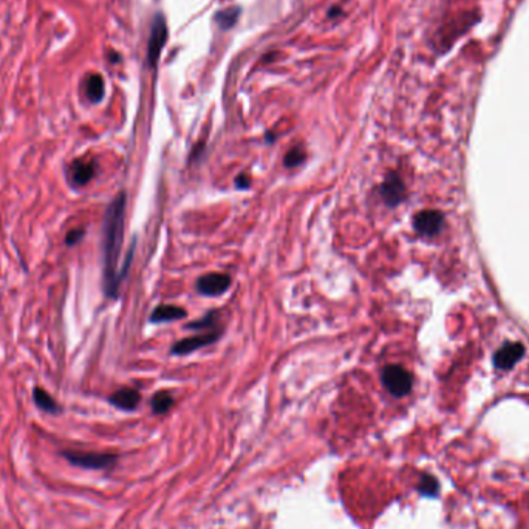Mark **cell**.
Returning <instances> with one entry per match:
<instances>
[{
  "instance_id": "cell-1",
  "label": "cell",
  "mask_w": 529,
  "mask_h": 529,
  "mask_svg": "<svg viewBox=\"0 0 529 529\" xmlns=\"http://www.w3.org/2000/svg\"><path fill=\"white\" fill-rule=\"evenodd\" d=\"M126 203V194L119 192L107 206L104 215V291L111 299L118 298L119 285L124 280V276L119 270V254L124 239Z\"/></svg>"
},
{
  "instance_id": "cell-2",
  "label": "cell",
  "mask_w": 529,
  "mask_h": 529,
  "mask_svg": "<svg viewBox=\"0 0 529 529\" xmlns=\"http://www.w3.org/2000/svg\"><path fill=\"white\" fill-rule=\"evenodd\" d=\"M68 463L82 469H107L116 463V455L101 452H82V450H62L60 452Z\"/></svg>"
},
{
  "instance_id": "cell-3",
  "label": "cell",
  "mask_w": 529,
  "mask_h": 529,
  "mask_svg": "<svg viewBox=\"0 0 529 529\" xmlns=\"http://www.w3.org/2000/svg\"><path fill=\"white\" fill-rule=\"evenodd\" d=\"M383 384L393 396L401 398L410 393L413 378L401 366H387L383 370Z\"/></svg>"
},
{
  "instance_id": "cell-4",
  "label": "cell",
  "mask_w": 529,
  "mask_h": 529,
  "mask_svg": "<svg viewBox=\"0 0 529 529\" xmlns=\"http://www.w3.org/2000/svg\"><path fill=\"white\" fill-rule=\"evenodd\" d=\"M229 286H231V277L228 274H220V273L206 274L197 280L198 293L207 298L222 296V294H224L229 290Z\"/></svg>"
},
{
  "instance_id": "cell-5",
  "label": "cell",
  "mask_w": 529,
  "mask_h": 529,
  "mask_svg": "<svg viewBox=\"0 0 529 529\" xmlns=\"http://www.w3.org/2000/svg\"><path fill=\"white\" fill-rule=\"evenodd\" d=\"M168 40V27L166 22H164V17L158 14L153 19L152 25V31H151V39H149V50H147V60H149L151 65H157V60L160 58L161 50L164 47V43Z\"/></svg>"
},
{
  "instance_id": "cell-6",
  "label": "cell",
  "mask_w": 529,
  "mask_h": 529,
  "mask_svg": "<svg viewBox=\"0 0 529 529\" xmlns=\"http://www.w3.org/2000/svg\"><path fill=\"white\" fill-rule=\"evenodd\" d=\"M97 175V164L89 160H75L67 169V177L73 187L89 185Z\"/></svg>"
},
{
  "instance_id": "cell-7",
  "label": "cell",
  "mask_w": 529,
  "mask_h": 529,
  "mask_svg": "<svg viewBox=\"0 0 529 529\" xmlns=\"http://www.w3.org/2000/svg\"><path fill=\"white\" fill-rule=\"evenodd\" d=\"M443 214L438 211H422L420 214H416L415 220H413V228L418 231L421 236L432 237L437 236V234L443 228Z\"/></svg>"
},
{
  "instance_id": "cell-8",
  "label": "cell",
  "mask_w": 529,
  "mask_h": 529,
  "mask_svg": "<svg viewBox=\"0 0 529 529\" xmlns=\"http://www.w3.org/2000/svg\"><path fill=\"white\" fill-rule=\"evenodd\" d=\"M220 336H222V332H211V333H204V334H200V336L186 337V339L173 344L172 349H170V353L172 354L194 353L198 349H203V347H207V345L217 342V341H219Z\"/></svg>"
},
{
  "instance_id": "cell-9",
  "label": "cell",
  "mask_w": 529,
  "mask_h": 529,
  "mask_svg": "<svg viewBox=\"0 0 529 529\" xmlns=\"http://www.w3.org/2000/svg\"><path fill=\"white\" fill-rule=\"evenodd\" d=\"M381 195L388 206H398L405 198V186L401 177L395 172H390L381 186Z\"/></svg>"
},
{
  "instance_id": "cell-10",
  "label": "cell",
  "mask_w": 529,
  "mask_h": 529,
  "mask_svg": "<svg viewBox=\"0 0 529 529\" xmlns=\"http://www.w3.org/2000/svg\"><path fill=\"white\" fill-rule=\"evenodd\" d=\"M525 353V347L520 342H509L506 345H503L501 349L497 351L496 358H493V362H496V367L501 370H509L513 369L516 364L522 359Z\"/></svg>"
},
{
  "instance_id": "cell-11",
  "label": "cell",
  "mask_w": 529,
  "mask_h": 529,
  "mask_svg": "<svg viewBox=\"0 0 529 529\" xmlns=\"http://www.w3.org/2000/svg\"><path fill=\"white\" fill-rule=\"evenodd\" d=\"M140 401H141L140 392H138V390H135V388H129V387L119 388V390H116L115 393H111L109 396V403L111 405H115V407H118V409L126 410V412L135 410L138 404H140Z\"/></svg>"
},
{
  "instance_id": "cell-12",
  "label": "cell",
  "mask_w": 529,
  "mask_h": 529,
  "mask_svg": "<svg viewBox=\"0 0 529 529\" xmlns=\"http://www.w3.org/2000/svg\"><path fill=\"white\" fill-rule=\"evenodd\" d=\"M186 316V311L175 305H160L152 311L151 315V322L153 324H163V322H172V320L183 319Z\"/></svg>"
},
{
  "instance_id": "cell-13",
  "label": "cell",
  "mask_w": 529,
  "mask_h": 529,
  "mask_svg": "<svg viewBox=\"0 0 529 529\" xmlns=\"http://www.w3.org/2000/svg\"><path fill=\"white\" fill-rule=\"evenodd\" d=\"M33 400H34V404H36L39 409L43 410V412L53 413V415L60 412V407L55 401V398L51 396L48 392H45V390H43L42 387H34Z\"/></svg>"
},
{
  "instance_id": "cell-14",
  "label": "cell",
  "mask_w": 529,
  "mask_h": 529,
  "mask_svg": "<svg viewBox=\"0 0 529 529\" xmlns=\"http://www.w3.org/2000/svg\"><path fill=\"white\" fill-rule=\"evenodd\" d=\"M104 93H106V87H104V81L99 75H90L85 81V94L90 102L98 104L102 101Z\"/></svg>"
},
{
  "instance_id": "cell-15",
  "label": "cell",
  "mask_w": 529,
  "mask_h": 529,
  "mask_svg": "<svg viewBox=\"0 0 529 529\" xmlns=\"http://www.w3.org/2000/svg\"><path fill=\"white\" fill-rule=\"evenodd\" d=\"M173 405V398L169 392H158L152 398V409L155 413H166Z\"/></svg>"
},
{
  "instance_id": "cell-16",
  "label": "cell",
  "mask_w": 529,
  "mask_h": 529,
  "mask_svg": "<svg viewBox=\"0 0 529 529\" xmlns=\"http://www.w3.org/2000/svg\"><path fill=\"white\" fill-rule=\"evenodd\" d=\"M305 158H307V153L305 151H303V147L296 146L294 149H291L288 153L285 155L283 164L286 168H296V166H300V164L305 161Z\"/></svg>"
},
{
  "instance_id": "cell-17",
  "label": "cell",
  "mask_w": 529,
  "mask_h": 529,
  "mask_svg": "<svg viewBox=\"0 0 529 529\" xmlns=\"http://www.w3.org/2000/svg\"><path fill=\"white\" fill-rule=\"evenodd\" d=\"M237 17H239V10H237V8H234V10H224V11L217 14L215 21L219 22L222 28L227 30V28H231L232 25L237 22Z\"/></svg>"
},
{
  "instance_id": "cell-18",
  "label": "cell",
  "mask_w": 529,
  "mask_h": 529,
  "mask_svg": "<svg viewBox=\"0 0 529 529\" xmlns=\"http://www.w3.org/2000/svg\"><path fill=\"white\" fill-rule=\"evenodd\" d=\"M217 319H219V313L217 311H209L204 317L195 320V322H190L186 325V328L189 329H203V328H211V327H215V322Z\"/></svg>"
},
{
  "instance_id": "cell-19",
  "label": "cell",
  "mask_w": 529,
  "mask_h": 529,
  "mask_svg": "<svg viewBox=\"0 0 529 529\" xmlns=\"http://www.w3.org/2000/svg\"><path fill=\"white\" fill-rule=\"evenodd\" d=\"M420 491L424 496H435L438 491V483L435 479H432L430 475H424L420 483Z\"/></svg>"
},
{
  "instance_id": "cell-20",
  "label": "cell",
  "mask_w": 529,
  "mask_h": 529,
  "mask_svg": "<svg viewBox=\"0 0 529 529\" xmlns=\"http://www.w3.org/2000/svg\"><path fill=\"white\" fill-rule=\"evenodd\" d=\"M84 236H85V229H72V231H68L67 237H65V244L68 246L77 245L84 239Z\"/></svg>"
},
{
  "instance_id": "cell-21",
  "label": "cell",
  "mask_w": 529,
  "mask_h": 529,
  "mask_svg": "<svg viewBox=\"0 0 529 529\" xmlns=\"http://www.w3.org/2000/svg\"><path fill=\"white\" fill-rule=\"evenodd\" d=\"M249 186H251V181H249V178H248L246 175H239V177L236 178V187H237V189L245 190V189H248Z\"/></svg>"
}]
</instances>
